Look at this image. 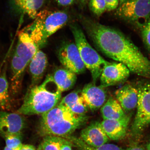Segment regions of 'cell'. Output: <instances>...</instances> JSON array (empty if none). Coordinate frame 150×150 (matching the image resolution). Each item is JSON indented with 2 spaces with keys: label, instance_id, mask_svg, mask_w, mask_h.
I'll return each instance as SVG.
<instances>
[{
  "label": "cell",
  "instance_id": "1",
  "mask_svg": "<svg viewBox=\"0 0 150 150\" xmlns=\"http://www.w3.org/2000/svg\"><path fill=\"white\" fill-rule=\"evenodd\" d=\"M82 23L100 51L138 76L150 77V61L128 38L113 28L84 18Z\"/></svg>",
  "mask_w": 150,
  "mask_h": 150
},
{
  "label": "cell",
  "instance_id": "2",
  "mask_svg": "<svg viewBox=\"0 0 150 150\" xmlns=\"http://www.w3.org/2000/svg\"><path fill=\"white\" fill-rule=\"evenodd\" d=\"M62 93L52 75H48L42 84L30 87L16 112L23 115H42L57 105Z\"/></svg>",
  "mask_w": 150,
  "mask_h": 150
},
{
  "label": "cell",
  "instance_id": "3",
  "mask_svg": "<svg viewBox=\"0 0 150 150\" xmlns=\"http://www.w3.org/2000/svg\"><path fill=\"white\" fill-rule=\"evenodd\" d=\"M41 116L38 131L40 136L44 137L52 136L64 138L71 135L88 120L86 115L74 114L59 104Z\"/></svg>",
  "mask_w": 150,
  "mask_h": 150
},
{
  "label": "cell",
  "instance_id": "4",
  "mask_svg": "<svg viewBox=\"0 0 150 150\" xmlns=\"http://www.w3.org/2000/svg\"><path fill=\"white\" fill-rule=\"evenodd\" d=\"M75 44L86 67L90 71L93 83L98 80L106 65L110 62L101 56L90 45L81 28L76 24L70 25Z\"/></svg>",
  "mask_w": 150,
  "mask_h": 150
},
{
  "label": "cell",
  "instance_id": "5",
  "mask_svg": "<svg viewBox=\"0 0 150 150\" xmlns=\"http://www.w3.org/2000/svg\"><path fill=\"white\" fill-rule=\"evenodd\" d=\"M116 13L142 30L150 20V0H120Z\"/></svg>",
  "mask_w": 150,
  "mask_h": 150
},
{
  "label": "cell",
  "instance_id": "6",
  "mask_svg": "<svg viewBox=\"0 0 150 150\" xmlns=\"http://www.w3.org/2000/svg\"><path fill=\"white\" fill-rule=\"evenodd\" d=\"M69 18L64 11H40L31 25L40 31L47 42L49 37L67 24Z\"/></svg>",
  "mask_w": 150,
  "mask_h": 150
},
{
  "label": "cell",
  "instance_id": "7",
  "mask_svg": "<svg viewBox=\"0 0 150 150\" xmlns=\"http://www.w3.org/2000/svg\"><path fill=\"white\" fill-rule=\"evenodd\" d=\"M137 90V112L131 127V134L136 137L150 125V83L142 84Z\"/></svg>",
  "mask_w": 150,
  "mask_h": 150
},
{
  "label": "cell",
  "instance_id": "8",
  "mask_svg": "<svg viewBox=\"0 0 150 150\" xmlns=\"http://www.w3.org/2000/svg\"><path fill=\"white\" fill-rule=\"evenodd\" d=\"M57 54L60 62L65 68L76 74H81L86 70L85 65L74 43L64 42L60 47Z\"/></svg>",
  "mask_w": 150,
  "mask_h": 150
},
{
  "label": "cell",
  "instance_id": "9",
  "mask_svg": "<svg viewBox=\"0 0 150 150\" xmlns=\"http://www.w3.org/2000/svg\"><path fill=\"white\" fill-rule=\"evenodd\" d=\"M40 49L29 34L23 30L18 33L17 44L11 60L28 67L32 59Z\"/></svg>",
  "mask_w": 150,
  "mask_h": 150
},
{
  "label": "cell",
  "instance_id": "10",
  "mask_svg": "<svg viewBox=\"0 0 150 150\" xmlns=\"http://www.w3.org/2000/svg\"><path fill=\"white\" fill-rule=\"evenodd\" d=\"M27 125L25 118L18 112L0 110V136L22 134Z\"/></svg>",
  "mask_w": 150,
  "mask_h": 150
},
{
  "label": "cell",
  "instance_id": "11",
  "mask_svg": "<svg viewBox=\"0 0 150 150\" xmlns=\"http://www.w3.org/2000/svg\"><path fill=\"white\" fill-rule=\"evenodd\" d=\"M130 71L120 63H110L104 67L100 78V86L105 88L120 84L129 77Z\"/></svg>",
  "mask_w": 150,
  "mask_h": 150
},
{
  "label": "cell",
  "instance_id": "12",
  "mask_svg": "<svg viewBox=\"0 0 150 150\" xmlns=\"http://www.w3.org/2000/svg\"><path fill=\"white\" fill-rule=\"evenodd\" d=\"M81 96L84 104L88 109L95 111L102 108L106 102V92L105 88L91 83L84 86Z\"/></svg>",
  "mask_w": 150,
  "mask_h": 150
},
{
  "label": "cell",
  "instance_id": "13",
  "mask_svg": "<svg viewBox=\"0 0 150 150\" xmlns=\"http://www.w3.org/2000/svg\"><path fill=\"white\" fill-rule=\"evenodd\" d=\"M90 146L98 147L107 143L109 139L101 125V123L95 121L82 130L80 138Z\"/></svg>",
  "mask_w": 150,
  "mask_h": 150
},
{
  "label": "cell",
  "instance_id": "14",
  "mask_svg": "<svg viewBox=\"0 0 150 150\" xmlns=\"http://www.w3.org/2000/svg\"><path fill=\"white\" fill-rule=\"evenodd\" d=\"M46 0H9L11 8L16 14L34 20Z\"/></svg>",
  "mask_w": 150,
  "mask_h": 150
},
{
  "label": "cell",
  "instance_id": "15",
  "mask_svg": "<svg viewBox=\"0 0 150 150\" xmlns=\"http://www.w3.org/2000/svg\"><path fill=\"white\" fill-rule=\"evenodd\" d=\"M130 117L118 120H103L101 124L109 139L119 140L126 136Z\"/></svg>",
  "mask_w": 150,
  "mask_h": 150
},
{
  "label": "cell",
  "instance_id": "16",
  "mask_svg": "<svg viewBox=\"0 0 150 150\" xmlns=\"http://www.w3.org/2000/svg\"><path fill=\"white\" fill-rule=\"evenodd\" d=\"M115 96L117 100L125 112L131 111L137 107L138 90L130 84H125L118 89Z\"/></svg>",
  "mask_w": 150,
  "mask_h": 150
},
{
  "label": "cell",
  "instance_id": "17",
  "mask_svg": "<svg viewBox=\"0 0 150 150\" xmlns=\"http://www.w3.org/2000/svg\"><path fill=\"white\" fill-rule=\"evenodd\" d=\"M47 64V58L46 54L39 50L28 65L31 76V84L30 87L38 85L44 76Z\"/></svg>",
  "mask_w": 150,
  "mask_h": 150
},
{
  "label": "cell",
  "instance_id": "18",
  "mask_svg": "<svg viewBox=\"0 0 150 150\" xmlns=\"http://www.w3.org/2000/svg\"><path fill=\"white\" fill-rule=\"evenodd\" d=\"M59 104L78 115H86L88 110L82 100L81 93L78 91H74L66 96Z\"/></svg>",
  "mask_w": 150,
  "mask_h": 150
},
{
  "label": "cell",
  "instance_id": "19",
  "mask_svg": "<svg viewBox=\"0 0 150 150\" xmlns=\"http://www.w3.org/2000/svg\"><path fill=\"white\" fill-rule=\"evenodd\" d=\"M52 76L62 92L72 88L77 79L76 74L66 68L58 69Z\"/></svg>",
  "mask_w": 150,
  "mask_h": 150
},
{
  "label": "cell",
  "instance_id": "20",
  "mask_svg": "<svg viewBox=\"0 0 150 150\" xmlns=\"http://www.w3.org/2000/svg\"><path fill=\"white\" fill-rule=\"evenodd\" d=\"M100 111L103 120H120L127 116L117 99L112 97L106 101Z\"/></svg>",
  "mask_w": 150,
  "mask_h": 150
},
{
  "label": "cell",
  "instance_id": "21",
  "mask_svg": "<svg viewBox=\"0 0 150 150\" xmlns=\"http://www.w3.org/2000/svg\"><path fill=\"white\" fill-rule=\"evenodd\" d=\"M9 87L6 69H5L0 73V109L2 110L7 111L11 108Z\"/></svg>",
  "mask_w": 150,
  "mask_h": 150
},
{
  "label": "cell",
  "instance_id": "22",
  "mask_svg": "<svg viewBox=\"0 0 150 150\" xmlns=\"http://www.w3.org/2000/svg\"><path fill=\"white\" fill-rule=\"evenodd\" d=\"M68 140L72 146L78 150H125L119 146L112 144H106L98 147H94L87 145L80 138L70 135L64 138Z\"/></svg>",
  "mask_w": 150,
  "mask_h": 150
},
{
  "label": "cell",
  "instance_id": "23",
  "mask_svg": "<svg viewBox=\"0 0 150 150\" xmlns=\"http://www.w3.org/2000/svg\"><path fill=\"white\" fill-rule=\"evenodd\" d=\"M67 139L61 137L48 136L44 137L40 144L42 150H59Z\"/></svg>",
  "mask_w": 150,
  "mask_h": 150
},
{
  "label": "cell",
  "instance_id": "24",
  "mask_svg": "<svg viewBox=\"0 0 150 150\" xmlns=\"http://www.w3.org/2000/svg\"><path fill=\"white\" fill-rule=\"evenodd\" d=\"M89 7L94 14L100 16L106 10L105 0H89Z\"/></svg>",
  "mask_w": 150,
  "mask_h": 150
},
{
  "label": "cell",
  "instance_id": "25",
  "mask_svg": "<svg viewBox=\"0 0 150 150\" xmlns=\"http://www.w3.org/2000/svg\"><path fill=\"white\" fill-rule=\"evenodd\" d=\"M22 134L9 135L4 137L7 147L10 149H16L21 147Z\"/></svg>",
  "mask_w": 150,
  "mask_h": 150
},
{
  "label": "cell",
  "instance_id": "26",
  "mask_svg": "<svg viewBox=\"0 0 150 150\" xmlns=\"http://www.w3.org/2000/svg\"><path fill=\"white\" fill-rule=\"evenodd\" d=\"M141 30L142 40L150 50V20Z\"/></svg>",
  "mask_w": 150,
  "mask_h": 150
},
{
  "label": "cell",
  "instance_id": "27",
  "mask_svg": "<svg viewBox=\"0 0 150 150\" xmlns=\"http://www.w3.org/2000/svg\"><path fill=\"white\" fill-rule=\"evenodd\" d=\"M106 10L110 11L117 9L119 6L120 0H105Z\"/></svg>",
  "mask_w": 150,
  "mask_h": 150
},
{
  "label": "cell",
  "instance_id": "28",
  "mask_svg": "<svg viewBox=\"0 0 150 150\" xmlns=\"http://www.w3.org/2000/svg\"><path fill=\"white\" fill-rule=\"evenodd\" d=\"M75 0H56L58 4L61 6H67L72 5Z\"/></svg>",
  "mask_w": 150,
  "mask_h": 150
},
{
  "label": "cell",
  "instance_id": "29",
  "mask_svg": "<svg viewBox=\"0 0 150 150\" xmlns=\"http://www.w3.org/2000/svg\"><path fill=\"white\" fill-rule=\"evenodd\" d=\"M72 143L67 139V141L61 146L59 150H72Z\"/></svg>",
  "mask_w": 150,
  "mask_h": 150
},
{
  "label": "cell",
  "instance_id": "30",
  "mask_svg": "<svg viewBox=\"0 0 150 150\" xmlns=\"http://www.w3.org/2000/svg\"><path fill=\"white\" fill-rule=\"evenodd\" d=\"M34 146L31 145H22L20 150H36Z\"/></svg>",
  "mask_w": 150,
  "mask_h": 150
},
{
  "label": "cell",
  "instance_id": "31",
  "mask_svg": "<svg viewBox=\"0 0 150 150\" xmlns=\"http://www.w3.org/2000/svg\"><path fill=\"white\" fill-rule=\"evenodd\" d=\"M126 150H147L144 149L142 146L138 145H135L131 146L129 147Z\"/></svg>",
  "mask_w": 150,
  "mask_h": 150
},
{
  "label": "cell",
  "instance_id": "32",
  "mask_svg": "<svg viewBox=\"0 0 150 150\" xmlns=\"http://www.w3.org/2000/svg\"><path fill=\"white\" fill-rule=\"evenodd\" d=\"M21 147H20L18 148H16V149H10V148H9L6 146L4 148V150H20L21 148Z\"/></svg>",
  "mask_w": 150,
  "mask_h": 150
},
{
  "label": "cell",
  "instance_id": "33",
  "mask_svg": "<svg viewBox=\"0 0 150 150\" xmlns=\"http://www.w3.org/2000/svg\"><path fill=\"white\" fill-rule=\"evenodd\" d=\"M79 1L82 4H84L86 2V1H87V0H79Z\"/></svg>",
  "mask_w": 150,
  "mask_h": 150
},
{
  "label": "cell",
  "instance_id": "34",
  "mask_svg": "<svg viewBox=\"0 0 150 150\" xmlns=\"http://www.w3.org/2000/svg\"><path fill=\"white\" fill-rule=\"evenodd\" d=\"M147 150H150V140L148 142L147 146Z\"/></svg>",
  "mask_w": 150,
  "mask_h": 150
},
{
  "label": "cell",
  "instance_id": "35",
  "mask_svg": "<svg viewBox=\"0 0 150 150\" xmlns=\"http://www.w3.org/2000/svg\"><path fill=\"white\" fill-rule=\"evenodd\" d=\"M36 150H42V146H41V145H39L38 148H37Z\"/></svg>",
  "mask_w": 150,
  "mask_h": 150
}]
</instances>
